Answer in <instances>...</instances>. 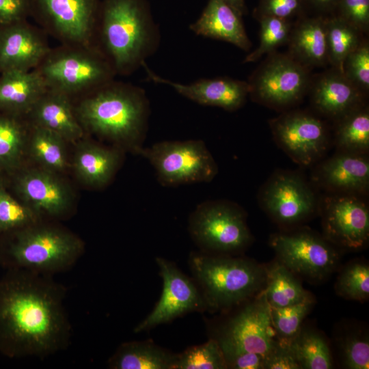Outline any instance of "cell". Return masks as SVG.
Wrapping results in <instances>:
<instances>
[{
	"label": "cell",
	"mask_w": 369,
	"mask_h": 369,
	"mask_svg": "<svg viewBox=\"0 0 369 369\" xmlns=\"http://www.w3.org/2000/svg\"><path fill=\"white\" fill-rule=\"evenodd\" d=\"M313 8L322 12H334L340 0H305Z\"/></svg>",
	"instance_id": "bcb514c9"
},
{
	"label": "cell",
	"mask_w": 369,
	"mask_h": 369,
	"mask_svg": "<svg viewBox=\"0 0 369 369\" xmlns=\"http://www.w3.org/2000/svg\"><path fill=\"white\" fill-rule=\"evenodd\" d=\"M120 162L117 149L105 148L89 141L79 144L73 167L79 178L94 187L107 184L115 174Z\"/></svg>",
	"instance_id": "484cf974"
},
{
	"label": "cell",
	"mask_w": 369,
	"mask_h": 369,
	"mask_svg": "<svg viewBox=\"0 0 369 369\" xmlns=\"http://www.w3.org/2000/svg\"><path fill=\"white\" fill-rule=\"evenodd\" d=\"M363 94L342 72L333 68L314 81L311 98L322 114L339 120L361 107Z\"/></svg>",
	"instance_id": "7402d4cb"
},
{
	"label": "cell",
	"mask_w": 369,
	"mask_h": 369,
	"mask_svg": "<svg viewBox=\"0 0 369 369\" xmlns=\"http://www.w3.org/2000/svg\"><path fill=\"white\" fill-rule=\"evenodd\" d=\"M344 365L350 369H368L369 366V341L366 335L351 333L341 342Z\"/></svg>",
	"instance_id": "ab89813d"
},
{
	"label": "cell",
	"mask_w": 369,
	"mask_h": 369,
	"mask_svg": "<svg viewBox=\"0 0 369 369\" xmlns=\"http://www.w3.org/2000/svg\"><path fill=\"white\" fill-rule=\"evenodd\" d=\"M278 145L296 163L308 166L318 161L328 146V134L323 122L301 111L283 113L270 122Z\"/></svg>",
	"instance_id": "9a60e30c"
},
{
	"label": "cell",
	"mask_w": 369,
	"mask_h": 369,
	"mask_svg": "<svg viewBox=\"0 0 369 369\" xmlns=\"http://www.w3.org/2000/svg\"><path fill=\"white\" fill-rule=\"evenodd\" d=\"M64 290L46 275L9 269L0 278V351L42 357L68 344Z\"/></svg>",
	"instance_id": "6da1fadb"
},
{
	"label": "cell",
	"mask_w": 369,
	"mask_h": 369,
	"mask_svg": "<svg viewBox=\"0 0 369 369\" xmlns=\"http://www.w3.org/2000/svg\"><path fill=\"white\" fill-rule=\"evenodd\" d=\"M47 89L72 100L114 79L116 73L96 45L62 44L50 51L34 69Z\"/></svg>",
	"instance_id": "5b68a950"
},
{
	"label": "cell",
	"mask_w": 369,
	"mask_h": 369,
	"mask_svg": "<svg viewBox=\"0 0 369 369\" xmlns=\"http://www.w3.org/2000/svg\"><path fill=\"white\" fill-rule=\"evenodd\" d=\"M55 174L43 168L33 169L16 179L17 192L40 215L59 216L70 206V190Z\"/></svg>",
	"instance_id": "d6986e66"
},
{
	"label": "cell",
	"mask_w": 369,
	"mask_h": 369,
	"mask_svg": "<svg viewBox=\"0 0 369 369\" xmlns=\"http://www.w3.org/2000/svg\"><path fill=\"white\" fill-rule=\"evenodd\" d=\"M20 116L0 114V167L19 163L28 141V129Z\"/></svg>",
	"instance_id": "d6a6232c"
},
{
	"label": "cell",
	"mask_w": 369,
	"mask_h": 369,
	"mask_svg": "<svg viewBox=\"0 0 369 369\" xmlns=\"http://www.w3.org/2000/svg\"><path fill=\"white\" fill-rule=\"evenodd\" d=\"M223 352L213 339L204 344L190 346L177 354L175 369H226Z\"/></svg>",
	"instance_id": "8d00e7d4"
},
{
	"label": "cell",
	"mask_w": 369,
	"mask_h": 369,
	"mask_svg": "<svg viewBox=\"0 0 369 369\" xmlns=\"http://www.w3.org/2000/svg\"><path fill=\"white\" fill-rule=\"evenodd\" d=\"M161 36L147 0H102L95 44L116 75L136 71L158 49Z\"/></svg>",
	"instance_id": "3957f363"
},
{
	"label": "cell",
	"mask_w": 369,
	"mask_h": 369,
	"mask_svg": "<svg viewBox=\"0 0 369 369\" xmlns=\"http://www.w3.org/2000/svg\"><path fill=\"white\" fill-rule=\"evenodd\" d=\"M99 0H31V16L66 44H95Z\"/></svg>",
	"instance_id": "8fae6325"
},
{
	"label": "cell",
	"mask_w": 369,
	"mask_h": 369,
	"mask_svg": "<svg viewBox=\"0 0 369 369\" xmlns=\"http://www.w3.org/2000/svg\"><path fill=\"white\" fill-rule=\"evenodd\" d=\"M227 368L264 369L265 358L261 355L243 352L224 357Z\"/></svg>",
	"instance_id": "f6af8a7d"
},
{
	"label": "cell",
	"mask_w": 369,
	"mask_h": 369,
	"mask_svg": "<svg viewBox=\"0 0 369 369\" xmlns=\"http://www.w3.org/2000/svg\"><path fill=\"white\" fill-rule=\"evenodd\" d=\"M28 135L30 152L43 169L63 172L67 167L66 141L56 133L30 124Z\"/></svg>",
	"instance_id": "f1b7e54d"
},
{
	"label": "cell",
	"mask_w": 369,
	"mask_h": 369,
	"mask_svg": "<svg viewBox=\"0 0 369 369\" xmlns=\"http://www.w3.org/2000/svg\"><path fill=\"white\" fill-rule=\"evenodd\" d=\"M148 79L172 87L176 92L198 104L234 111L241 107L249 94L248 83L228 77L201 79L191 83H181L165 79L142 65Z\"/></svg>",
	"instance_id": "ac0fdd59"
},
{
	"label": "cell",
	"mask_w": 369,
	"mask_h": 369,
	"mask_svg": "<svg viewBox=\"0 0 369 369\" xmlns=\"http://www.w3.org/2000/svg\"><path fill=\"white\" fill-rule=\"evenodd\" d=\"M316 180L334 193L361 195L369 187V161L366 154L341 152L318 167Z\"/></svg>",
	"instance_id": "ffe728a7"
},
{
	"label": "cell",
	"mask_w": 369,
	"mask_h": 369,
	"mask_svg": "<svg viewBox=\"0 0 369 369\" xmlns=\"http://www.w3.org/2000/svg\"><path fill=\"white\" fill-rule=\"evenodd\" d=\"M234 309L233 312H226L230 314L219 323H208L210 338L217 342L224 357L250 352L265 358L277 339L264 291Z\"/></svg>",
	"instance_id": "52a82bcc"
},
{
	"label": "cell",
	"mask_w": 369,
	"mask_h": 369,
	"mask_svg": "<svg viewBox=\"0 0 369 369\" xmlns=\"http://www.w3.org/2000/svg\"><path fill=\"white\" fill-rule=\"evenodd\" d=\"M260 24V44L249 53L243 63L254 62L264 54L273 53L279 46L288 42L292 25L290 20L273 16L258 18Z\"/></svg>",
	"instance_id": "e575fe53"
},
{
	"label": "cell",
	"mask_w": 369,
	"mask_h": 369,
	"mask_svg": "<svg viewBox=\"0 0 369 369\" xmlns=\"http://www.w3.org/2000/svg\"><path fill=\"white\" fill-rule=\"evenodd\" d=\"M31 10V0H0V27L26 20Z\"/></svg>",
	"instance_id": "ee69618b"
},
{
	"label": "cell",
	"mask_w": 369,
	"mask_h": 369,
	"mask_svg": "<svg viewBox=\"0 0 369 369\" xmlns=\"http://www.w3.org/2000/svg\"><path fill=\"white\" fill-rule=\"evenodd\" d=\"M342 73L364 94L369 90V45L362 40L345 59Z\"/></svg>",
	"instance_id": "f35d334b"
},
{
	"label": "cell",
	"mask_w": 369,
	"mask_h": 369,
	"mask_svg": "<svg viewBox=\"0 0 369 369\" xmlns=\"http://www.w3.org/2000/svg\"><path fill=\"white\" fill-rule=\"evenodd\" d=\"M189 230L202 251L209 253L234 255L251 242L245 213L226 202L200 204L189 217Z\"/></svg>",
	"instance_id": "ba28073f"
},
{
	"label": "cell",
	"mask_w": 369,
	"mask_h": 369,
	"mask_svg": "<svg viewBox=\"0 0 369 369\" xmlns=\"http://www.w3.org/2000/svg\"><path fill=\"white\" fill-rule=\"evenodd\" d=\"M40 214L0 189V232L17 230L38 223Z\"/></svg>",
	"instance_id": "74e56055"
},
{
	"label": "cell",
	"mask_w": 369,
	"mask_h": 369,
	"mask_svg": "<svg viewBox=\"0 0 369 369\" xmlns=\"http://www.w3.org/2000/svg\"><path fill=\"white\" fill-rule=\"evenodd\" d=\"M305 3V0H260L255 14L257 18L266 16L290 20L302 12Z\"/></svg>",
	"instance_id": "b9f144b4"
},
{
	"label": "cell",
	"mask_w": 369,
	"mask_h": 369,
	"mask_svg": "<svg viewBox=\"0 0 369 369\" xmlns=\"http://www.w3.org/2000/svg\"><path fill=\"white\" fill-rule=\"evenodd\" d=\"M260 202L264 210L277 223L290 226L310 217L315 211L314 192L299 176L279 172L264 185Z\"/></svg>",
	"instance_id": "2e32d148"
},
{
	"label": "cell",
	"mask_w": 369,
	"mask_h": 369,
	"mask_svg": "<svg viewBox=\"0 0 369 369\" xmlns=\"http://www.w3.org/2000/svg\"><path fill=\"white\" fill-rule=\"evenodd\" d=\"M46 85L36 70H8L0 76V111L27 115L46 91Z\"/></svg>",
	"instance_id": "cb8c5ba5"
},
{
	"label": "cell",
	"mask_w": 369,
	"mask_h": 369,
	"mask_svg": "<svg viewBox=\"0 0 369 369\" xmlns=\"http://www.w3.org/2000/svg\"><path fill=\"white\" fill-rule=\"evenodd\" d=\"M144 156L163 185L176 186L211 181L217 165L202 140L165 141L142 148Z\"/></svg>",
	"instance_id": "9c48e42d"
},
{
	"label": "cell",
	"mask_w": 369,
	"mask_h": 369,
	"mask_svg": "<svg viewBox=\"0 0 369 369\" xmlns=\"http://www.w3.org/2000/svg\"><path fill=\"white\" fill-rule=\"evenodd\" d=\"M270 245L277 261L295 275L311 281L327 277L339 264L340 255L335 246L306 228L274 234Z\"/></svg>",
	"instance_id": "30bf717a"
},
{
	"label": "cell",
	"mask_w": 369,
	"mask_h": 369,
	"mask_svg": "<svg viewBox=\"0 0 369 369\" xmlns=\"http://www.w3.org/2000/svg\"><path fill=\"white\" fill-rule=\"evenodd\" d=\"M266 271L263 291L271 307L290 306L312 296L303 288L297 275L279 261L266 266Z\"/></svg>",
	"instance_id": "83f0119b"
},
{
	"label": "cell",
	"mask_w": 369,
	"mask_h": 369,
	"mask_svg": "<svg viewBox=\"0 0 369 369\" xmlns=\"http://www.w3.org/2000/svg\"><path fill=\"white\" fill-rule=\"evenodd\" d=\"M74 107L84 131L139 153L150 114L143 88L113 79L79 97Z\"/></svg>",
	"instance_id": "7a4b0ae2"
},
{
	"label": "cell",
	"mask_w": 369,
	"mask_h": 369,
	"mask_svg": "<svg viewBox=\"0 0 369 369\" xmlns=\"http://www.w3.org/2000/svg\"><path fill=\"white\" fill-rule=\"evenodd\" d=\"M27 116L30 124L51 131L66 142L79 141L84 135L74 111L73 100L47 89Z\"/></svg>",
	"instance_id": "44dd1931"
},
{
	"label": "cell",
	"mask_w": 369,
	"mask_h": 369,
	"mask_svg": "<svg viewBox=\"0 0 369 369\" xmlns=\"http://www.w3.org/2000/svg\"><path fill=\"white\" fill-rule=\"evenodd\" d=\"M314 305L312 296L284 308L271 307V322L277 339L290 342L302 327V323Z\"/></svg>",
	"instance_id": "836d02e7"
},
{
	"label": "cell",
	"mask_w": 369,
	"mask_h": 369,
	"mask_svg": "<svg viewBox=\"0 0 369 369\" xmlns=\"http://www.w3.org/2000/svg\"><path fill=\"white\" fill-rule=\"evenodd\" d=\"M46 33L27 20L0 27V72L36 69L50 51Z\"/></svg>",
	"instance_id": "e0dca14e"
},
{
	"label": "cell",
	"mask_w": 369,
	"mask_h": 369,
	"mask_svg": "<svg viewBox=\"0 0 369 369\" xmlns=\"http://www.w3.org/2000/svg\"><path fill=\"white\" fill-rule=\"evenodd\" d=\"M289 55L305 67L328 63L326 18H305L292 27L288 41Z\"/></svg>",
	"instance_id": "d4e9b609"
},
{
	"label": "cell",
	"mask_w": 369,
	"mask_h": 369,
	"mask_svg": "<svg viewBox=\"0 0 369 369\" xmlns=\"http://www.w3.org/2000/svg\"><path fill=\"white\" fill-rule=\"evenodd\" d=\"M290 345L301 369L332 368L329 345L317 331L301 327Z\"/></svg>",
	"instance_id": "1f68e13d"
},
{
	"label": "cell",
	"mask_w": 369,
	"mask_h": 369,
	"mask_svg": "<svg viewBox=\"0 0 369 369\" xmlns=\"http://www.w3.org/2000/svg\"><path fill=\"white\" fill-rule=\"evenodd\" d=\"M336 144L341 152L366 154L369 148V111L361 107L339 119Z\"/></svg>",
	"instance_id": "f546056e"
},
{
	"label": "cell",
	"mask_w": 369,
	"mask_h": 369,
	"mask_svg": "<svg viewBox=\"0 0 369 369\" xmlns=\"http://www.w3.org/2000/svg\"><path fill=\"white\" fill-rule=\"evenodd\" d=\"M241 16L247 12L245 0H224Z\"/></svg>",
	"instance_id": "7dc6e473"
},
{
	"label": "cell",
	"mask_w": 369,
	"mask_h": 369,
	"mask_svg": "<svg viewBox=\"0 0 369 369\" xmlns=\"http://www.w3.org/2000/svg\"><path fill=\"white\" fill-rule=\"evenodd\" d=\"M189 264L207 310L226 312L265 287L266 266L249 258L200 251Z\"/></svg>",
	"instance_id": "277c9868"
},
{
	"label": "cell",
	"mask_w": 369,
	"mask_h": 369,
	"mask_svg": "<svg viewBox=\"0 0 369 369\" xmlns=\"http://www.w3.org/2000/svg\"><path fill=\"white\" fill-rule=\"evenodd\" d=\"M1 263L47 275L64 271L79 258L82 241L71 232L38 223L16 230Z\"/></svg>",
	"instance_id": "8992f818"
},
{
	"label": "cell",
	"mask_w": 369,
	"mask_h": 369,
	"mask_svg": "<svg viewBox=\"0 0 369 369\" xmlns=\"http://www.w3.org/2000/svg\"><path fill=\"white\" fill-rule=\"evenodd\" d=\"M177 354L152 340L122 344L108 361L113 369H175Z\"/></svg>",
	"instance_id": "4316f807"
},
{
	"label": "cell",
	"mask_w": 369,
	"mask_h": 369,
	"mask_svg": "<svg viewBox=\"0 0 369 369\" xmlns=\"http://www.w3.org/2000/svg\"><path fill=\"white\" fill-rule=\"evenodd\" d=\"M163 279L160 299L152 311L134 329L135 333L151 329L191 312H204L206 305L193 279L184 275L176 264L163 258H156Z\"/></svg>",
	"instance_id": "5bb4252c"
},
{
	"label": "cell",
	"mask_w": 369,
	"mask_h": 369,
	"mask_svg": "<svg viewBox=\"0 0 369 369\" xmlns=\"http://www.w3.org/2000/svg\"><path fill=\"white\" fill-rule=\"evenodd\" d=\"M336 16L345 20L361 33L369 29V0H340Z\"/></svg>",
	"instance_id": "60d3db41"
},
{
	"label": "cell",
	"mask_w": 369,
	"mask_h": 369,
	"mask_svg": "<svg viewBox=\"0 0 369 369\" xmlns=\"http://www.w3.org/2000/svg\"><path fill=\"white\" fill-rule=\"evenodd\" d=\"M3 188L2 187V182H1V178L0 177V189Z\"/></svg>",
	"instance_id": "c3c4849f"
},
{
	"label": "cell",
	"mask_w": 369,
	"mask_h": 369,
	"mask_svg": "<svg viewBox=\"0 0 369 369\" xmlns=\"http://www.w3.org/2000/svg\"><path fill=\"white\" fill-rule=\"evenodd\" d=\"M323 236L333 246L350 251L364 247L369 239V210L358 195L333 193L322 207Z\"/></svg>",
	"instance_id": "4fadbf2b"
},
{
	"label": "cell",
	"mask_w": 369,
	"mask_h": 369,
	"mask_svg": "<svg viewBox=\"0 0 369 369\" xmlns=\"http://www.w3.org/2000/svg\"><path fill=\"white\" fill-rule=\"evenodd\" d=\"M289 342L278 340L265 357L264 369H300Z\"/></svg>",
	"instance_id": "7bdbcfd3"
},
{
	"label": "cell",
	"mask_w": 369,
	"mask_h": 369,
	"mask_svg": "<svg viewBox=\"0 0 369 369\" xmlns=\"http://www.w3.org/2000/svg\"><path fill=\"white\" fill-rule=\"evenodd\" d=\"M189 28L198 36L223 40L245 51L251 46L242 16L224 0H208Z\"/></svg>",
	"instance_id": "603a6c76"
},
{
	"label": "cell",
	"mask_w": 369,
	"mask_h": 369,
	"mask_svg": "<svg viewBox=\"0 0 369 369\" xmlns=\"http://www.w3.org/2000/svg\"><path fill=\"white\" fill-rule=\"evenodd\" d=\"M337 294L348 300L366 301L369 297V266L362 261L346 265L337 277Z\"/></svg>",
	"instance_id": "d590c367"
},
{
	"label": "cell",
	"mask_w": 369,
	"mask_h": 369,
	"mask_svg": "<svg viewBox=\"0 0 369 369\" xmlns=\"http://www.w3.org/2000/svg\"><path fill=\"white\" fill-rule=\"evenodd\" d=\"M328 63L342 72L346 57L361 42V32L333 15L326 18Z\"/></svg>",
	"instance_id": "4dcf8cb0"
},
{
	"label": "cell",
	"mask_w": 369,
	"mask_h": 369,
	"mask_svg": "<svg viewBox=\"0 0 369 369\" xmlns=\"http://www.w3.org/2000/svg\"><path fill=\"white\" fill-rule=\"evenodd\" d=\"M310 85L308 68L289 54H269L248 82L249 94L258 102L284 108L299 101Z\"/></svg>",
	"instance_id": "7c38bea8"
}]
</instances>
